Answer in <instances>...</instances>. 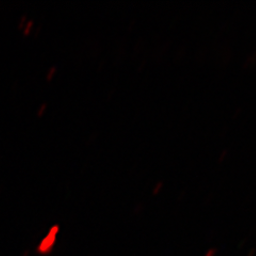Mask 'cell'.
<instances>
[{"label": "cell", "instance_id": "obj_1", "mask_svg": "<svg viewBox=\"0 0 256 256\" xmlns=\"http://www.w3.org/2000/svg\"><path fill=\"white\" fill-rule=\"evenodd\" d=\"M58 226H54L50 230V233H48V235L42 240V242L40 244L38 248V251L40 253H46L48 250L52 249V244H54L56 242V237H57V234H58Z\"/></svg>", "mask_w": 256, "mask_h": 256}, {"label": "cell", "instance_id": "obj_2", "mask_svg": "<svg viewBox=\"0 0 256 256\" xmlns=\"http://www.w3.org/2000/svg\"><path fill=\"white\" fill-rule=\"evenodd\" d=\"M34 24L31 20H27L26 18H22V22H20V29L22 30L24 36H29L32 30H34Z\"/></svg>", "mask_w": 256, "mask_h": 256}, {"label": "cell", "instance_id": "obj_3", "mask_svg": "<svg viewBox=\"0 0 256 256\" xmlns=\"http://www.w3.org/2000/svg\"><path fill=\"white\" fill-rule=\"evenodd\" d=\"M46 110H47V105H46V104H42V105L40 106V108L38 110V118H42L45 114Z\"/></svg>", "mask_w": 256, "mask_h": 256}, {"label": "cell", "instance_id": "obj_4", "mask_svg": "<svg viewBox=\"0 0 256 256\" xmlns=\"http://www.w3.org/2000/svg\"><path fill=\"white\" fill-rule=\"evenodd\" d=\"M56 68H52L50 70V72H48V74H47V80L48 82H50V80H52V78H54V73H56Z\"/></svg>", "mask_w": 256, "mask_h": 256}]
</instances>
